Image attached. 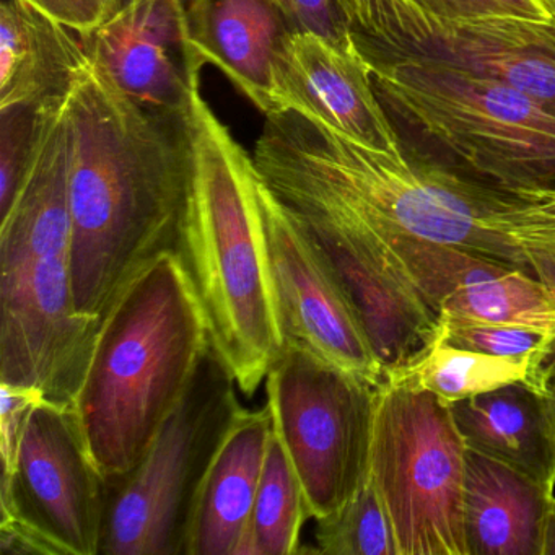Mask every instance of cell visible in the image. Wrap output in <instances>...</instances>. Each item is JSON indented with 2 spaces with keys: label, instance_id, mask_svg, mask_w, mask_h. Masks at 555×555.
<instances>
[{
  "label": "cell",
  "instance_id": "e0dca14e",
  "mask_svg": "<svg viewBox=\"0 0 555 555\" xmlns=\"http://www.w3.org/2000/svg\"><path fill=\"white\" fill-rule=\"evenodd\" d=\"M194 56L219 67L264 115L281 112L278 61L292 30L275 0H188Z\"/></svg>",
  "mask_w": 555,
  "mask_h": 555
},
{
  "label": "cell",
  "instance_id": "ac0fdd59",
  "mask_svg": "<svg viewBox=\"0 0 555 555\" xmlns=\"http://www.w3.org/2000/svg\"><path fill=\"white\" fill-rule=\"evenodd\" d=\"M73 243L70 139L66 100L47 103L27 180L0 217V271L44 256H69Z\"/></svg>",
  "mask_w": 555,
  "mask_h": 555
},
{
  "label": "cell",
  "instance_id": "1f68e13d",
  "mask_svg": "<svg viewBox=\"0 0 555 555\" xmlns=\"http://www.w3.org/2000/svg\"><path fill=\"white\" fill-rule=\"evenodd\" d=\"M25 2L66 25L70 30L79 34V37L99 27L106 18L105 9L99 4V0H25Z\"/></svg>",
  "mask_w": 555,
  "mask_h": 555
},
{
  "label": "cell",
  "instance_id": "5bb4252c",
  "mask_svg": "<svg viewBox=\"0 0 555 555\" xmlns=\"http://www.w3.org/2000/svg\"><path fill=\"white\" fill-rule=\"evenodd\" d=\"M402 269L438 321L513 324L555 334V297L538 278L461 246L398 235Z\"/></svg>",
  "mask_w": 555,
  "mask_h": 555
},
{
  "label": "cell",
  "instance_id": "8992f818",
  "mask_svg": "<svg viewBox=\"0 0 555 555\" xmlns=\"http://www.w3.org/2000/svg\"><path fill=\"white\" fill-rule=\"evenodd\" d=\"M235 378L212 346L138 466L109 480L105 555H186L201 487L240 405Z\"/></svg>",
  "mask_w": 555,
  "mask_h": 555
},
{
  "label": "cell",
  "instance_id": "9a60e30c",
  "mask_svg": "<svg viewBox=\"0 0 555 555\" xmlns=\"http://www.w3.org/2000/svg\"><path fill=\"white\" fill-rule=\"evenodd\" d=\"M295 216L352 298L385 382L388 373L401 369L434 343L437 313L409 281L395 249L326 220Z\"/></svg>",
  "mask_w": 555,
  "mask_h": 555
},
{
  "label": "cell",
  "instance_id": "277c9868",
  "mask_svg": "<svg viewBox=\"0 0 555 555\" xmlns=\"http://www.w3.org/2000/svg\"><path fill=\"white\" fill-rule=\"evenodd\" d=\"M209 347L206 317L180 255L160 253L103 314L73 402L106 482L138 466Z\"/></svg>",
  "mask_w": 555,
  "mask_h": 555
},
{
  "label": "cell",
  "instance_id": "836d02e7",
  "mask_svg": "<svg viewBox=\"0 0 555 555\" xmlns=\"http://www.w3.org/2000/svg\"><path fill=\"white\" fill-rule=\"evenodd\" d=\"M542 555H555V496L548 506L547 518H545L544 544Z\"/></svg>",
  "mask_w": 555,
  "mask_h": 555
},
{
  "label": "cell",
  "instance_id": "f1b7e54d",
  "mask_svg": "<svg viewBox=\"0 0 555 555\" xmlns=\"http://www.w3.org/2000/svg\"><path fill=\"white\" fill-rule=\"evenodd\" d=\"M294 31H313L340 47H356L337 0H275Z\"/></svg>",
  "mask_w": 555,
  "mask_h": 555
},
{
  "label": "cell",
  "instance_id": "8fae6325",
  "mask_svg": "<svg viewBox=\"0 0 555 555\" xmlns=\"http://www.w3.org/2000/svg\"><path fill=\"white\" fill-rule=\"evenodd\" d=\"M102 318L77 310L69 256L0 271V383L73 404Z\"/></svg>",
  "mask_w": 555,
  "mask_h": 555
},
{
  "label": "cell",
  "instance_id": "4316f807",
  "mask_svg": "<svg viewBox=\"0 0 555 555\" xmlns=\"http://www.w3.org/2000/svg\"><path fill=\"white\" fill-rule=\"evenodd\" d=\"M44 105L0 109V217L17 199L34 164Z\"/></svg>",
  "mask_w": 555,
  "mask_h": 555
},
{
  "label": "cell",
  "instance_id": "5b68a950",
  "mask_svg": "<svg viewBox=\"0 0 555 555\" xmlns=\"http://www.w3.org/2000/svg\"><path fill=\"white\" fill-rule=\"evenodd\" d=\"M369 61L386 112L477 177L516 196L555 190V105L435 61Z\"/></svg>",
  "mask_w": 555,
  "mask_h": 555
},
{
  "label": "cell",
  "instance_id": "d4e9b609",
  "mask_svg": "<svg viewBox=\"0 0 555 555\" xmlns=\"http://www.w3.org/2000/svg\"><path fill=\"white\" fill-rule=\"evenodd\" d=\"M317 554L399 555L388 509L373 480L339 509L317 519Z\"/></svg>",
  "mask_w": 555,
  "mask_h": 555
},
{
  "label": "cell",
  "instance_id": "d590c367",
  "mask_svg": "<svg viewBox=\"0 0 555 555\" xmlns=\"http://www.w3.org/2000/svg\"><path fill=\"white\" fill-rule=\"evenodd\" d=\"M99 4L105 9L106 17L112 15L113 12L118 11L119 9V0H99Z\"/></svg>",
  "mask_w": 555,
  "mask_h": 555
},
{
  "label": "cell",
  "instance_id": "6da1fadb",
  "mask_svg": "<svg viewBox=\"0 0 555 555\" xmlns=\"http://www.w3.org/2000/svg\"><path fill=\"white\" fill-rule=\"evenodd\" d=\"M66 119L74 298L80 313L103 318L135 272L177 249L190 184L188 113L144 108L90 61L67 95Z\"/></svg>",
  "mask_w": 555,
  "mask_h": 555
},
{
  "label": "cell",
  "instance_id": "9c48e42d",
  "mask_svg": "<svg viewBox=\"0 0 555 555\" xmlns=\"http://www.w3.org/2000/svg\"><path fill=\"white\" fill-rule=\"evenodd\" d=\"M0 502L2 555L100 554L108 486L73 404L35 402Z\"/></svg>",
  "mask_w": 555,
  "mask_h": 555
},
{
  "label": "cell",
  "instance_id": "603a6c76",
  "mask_svg": "<svg viewBox=\"0 0 555 555\" xmlns=\"http://www.w3.org/2000/svg\"><path fill=\"white\" fill-rule=\"evenodd\" d=\"M542 365L544 360L505 359L434 340L401 369L388 373L385 382L431 392L451 405L512 383H528L545 392Z\"/></svg>",
  "mask_w": 555,
  "mask_h": 555
},
{
  "label": "cell",
  "instance_id": "f546056e",
  "mask_svg": "<svg viewBox=\"0 0 555 555\" xmlns=\"http://www.w3.org/2000/svg\"><path fill=\"white\" fill-rule=\"evenodd\" d=\"M513 240L521 248L526 271L544 282L555 297V216L531 217L516 227Z\"/></svg>",
  "mask_w": 555,
  "mask_h": 555
},
{
  "label": "cell",
  "instance_id": "ffe728a7",
  "mask_svg": "<svg viewBox=\"0 0 555 555\" xmlns=\"http://www.w3.org/2000/svg\"><path fill=\"white\" fill-rule=\"evenodd\" d=\"M450 408L467 450L555 487V411L547 392L512 383Z\"/></svg>",
  "mask_w": 555,
  "mask_h": 555
},
{
  "label": "cell",
  "instance_id": "7c38bea8",
  "mask_svg": "<svg viewBox=\"0 0 555 555\" xmlns=\"http://www.w3.org/2000/svg\"><path fill=\"white\" fill-rule=\"evenodd\" d=\"M259 196L285 340L301 344L346 372L382 385V365L339 275L294 210L262 178Z\"/></svg>",
  "mask_w": 555,
  "mask_h": 555
},
{
  "label": "cell",
  "instance_id": "cb8c5ba5",
  "mask_svg": "<svg viewBox=\"0 0 555 555\" xmlns=\"http://www.w3.org/2000/svg\"><path fill=\"white\" fill-rule=\"evenodd\" d=\"M308 518L311 513L304 487L284 444L272 431L251 518L236 555L298 554Z\"/></svg>",
  "mask_w": 555,
  "mask_h": 555
},
{
  "label": "cell",
  "instance_id": "52a82bcc",
  "mask_svg": "<svg viewBox=\"0 0 555 555\" xmlns=\"http://www.w3.org/2000/svg\"><path fill=\"white\" fill-rule=\"evenodd\" d=\"M467 447L448 404L383 382L376 391L370 479L399 555H469L464 535Z\"/></svg>",
  "mask_w": 555,
  "mask_h": 555
},
{
  "label": "cell",
  "instance_id": "74e56055",
  "mask_svg": "<svg viewBox=\"0 0 555 555\" xmlns=\"http://www.w3.org/2000/svg\"><path fill=\"white\" fill-rule=\"evenodd\" d=\"M126 0H119V8H121L122 4H125Z\"/></svg>",
  "mask_w": 555,
  "mask_h": 555
},
{
  "label": "cell",
  "instance_id": "ba28073f",
  "mask_svg": "<svg viewBox=\"0 0 555 555\" xmlns=\"http://www.w3.org/2000/svg\"><path fill=\"white\" fill-rule=\"evenodd\" d=\"M378 386L294 340L272 362L266 405L311 518L339 509L369 479Z\"/></svg>",
  "mask_w": 555,
  "mask_h": 555
},
{
  "label": "cell",
  "instance_id": "7402d4cb",
  "mask_svg": "<svg viewBox=\"0 0 555 555\" xmlns=\"http://www.w3.org/2000/svg\"><path fill=\"white\" fill-rule=\"evenodd\" d=\"M554 487L467 451L464 535L469 555H542Z\"/></svg>",
  "mask_w": 555,
  "mask_h": 555
},
{
  "label": "cell",
  "instance_id": "484cf974",
  "mask_svg": "<svg viewBox=\"0 0 555 555\" xmlns=\"http://www.w3.org/2000/svg\"><path fill=\"white\" fill-rule=\"evenodd\" d=\"M554 339L555 334L534 327L469 321H438L435 336V340L457 349L505 359L535 360H545Z\"/></svg>",
  "mask_w": 555,
  "mask_h": 555
},
{
  "label": "cell",
  "instance_id": "83f0119b",
  "mask_svg": "<svg viewBox=\"0 0 555 555\" xmlns=\"http://www.w3.org/2000/svg\"><path fill=\"white\" fill-rule=\"evenodd\" d=\"M422 11L448 21L482 17H519L552 22L541 0H411Z\"/></svg>",
  "mask_w": 555,
  "mask_h": 555
},
{
  "label": "cell",
  "instance_id": "3957f363",
  "mask_svg": "<svg viewBox=\"0 0 555 555\" xmlns=\"http://www.w3.org/2000/svg\"><path fill=\"white\" fill-rule=\"evenodd\" d=\"M188 126L190 184L177 251L203 307L210 346L249 398L287 343L261 177L199 89L191 96Z\"/></svg>",
  "mask_w": 555,
  "mask_h": 555
},
{
  "label": "cell",
  "instance_id": "7a4b0ae2",
  "mask_svg": "<svg viewBox=\"0 0 555 555\" xmlns=\"http://www.w3.org/2000/svg\"><path fill=\"white\" fill-rule=\"evenodd\" d=\"M253 162L294 212L392 249L398 235L461 246L525 269L500 225L505 190L405 152L375 151L298 112L266 115Z\"/></svg>",
  "mask_w": 555,
  "mask_h": 555
},
{
  "label": "cell",
  "instance_id": "30bf717a",
  "mask_svg": "<svg viewBox=\"0 0 555 555\" xmlns=\"http://www.w3.org/2000/svg\"><path fill=\"white\" fill-rule=\"evenodd\" d=\"M343 12L366 60L435 61L555 105L554 22L448 21L422 11L411 0H349Z\"/></svg>",
  "mask_w": 555,
  "mask_h": 555
},
{
  "label": "cell",
  "instance_id": "4fadbf2b",
  "mask_svg": "<svg viewBox=\"0 0 555 555\" xmlns=\"http://www.w3.org/2000/svg\"><path fill=\"white\" fill-rule=\"evenodd\" d=\"M80 40L132 102L171 115L190 109L204 66L191 47L188 0H126Z\"/></svg>",
  "mask_w": 555,
  "mask_h": 555
},
{
  "label": "cell",
  "instance_id": "2e32d148",
  "mask_svg": "<svg viewBox=\"0 0 555 555\" xmlns=\"http://www.w3.org/2000/svg\"><path fill=\"white\" fill-rule=\"evenodd\" d=\"M278 90L281 112L301 113L375 151L404 152L359 44L291 31L279 54Z\"/></svg>",
  "mask_w": 555,
  "mask_h": 555
},
{
  "label": "cell",
  "instance_id": "e575fe53",
  "mask_svg": "<svg viewBox=\"0 0 555 555\" xmlns=\"http://www.w3.org/2000/svg\"><path fill=\"white\" fill-rule=\"evenodd\" d=\"M519 197L532 201L535 206L541 207L545 212L555 216V190L535 191V193L521 194Z\"/></svg>",
  "mask_w": 555,
  "mask_h": 555
},
{
  "label": "cell",
  "instance_id": "d6a6232c",
  "mask_svg": "<svg viewBox=\"0 0 555 555\" xmlns=\"http://www.w3.org/2000/svg\"><path fill=\"white\" fill-rule=\"evenodd\" d=\"M542 383H544L545 392L552 399L555 411V339L542 365Z\"/></svg>",
  "mask_w": 555,
  "mask_h": 555
},
{
  "label": "cell",
  "instance_id": "4dcf8cb0",
  "mask_svg": "<svg viewBox=\"0 0 555 555\" xmlns=\"http://www.w3.org/2000/svg\"><path fill=\"white\" fill-rule=\"evenodd\" d=\"M2 409H0V451H2V469L14 463L18 441L30 409L43 396L35 389L14 388L2 385Z\"/></svg>",
  "mask_w": 555,
  "mask_h": 555
},
{
  "label": "cell",
  "instance_id": "44dd1931",
  "mask_svg": "<svg viewBox=\"0 0 555 555\" xmlns=\"http://www.w3.org/2000/svg\"><path fill=\"white\" fill-rule=\"evenodd\" d=\"M73 31L25 0L2 2L0 109L67 99L90 63Z\"/></svg>",
  "mask_w": 555,
  "mask_h": 555
},
{
  "label": "cell",
  "instance_id": "8d00e7d4",
  "mask_svg": "<svg viewBox=\"0 0 555 555\" xmlns=\"http://www.w3.org/2000/svg\"><path fill=\"white\" fill-rule=\"evenodd\" d=\"M544 8L547 9L548 14H551L552 22L555 24V0H541Z\"/></svg>",
  "mask_w": 555,
  "mask_h": 555
},
{
  "label": "cell",
  "instance_id": "d6986e66",
  "mask_svg": "<svg viewBox=\"0 0 555 555\" xmlns=\"http://www.w3.org/2000/svg\"><path fill=\"white\" fill-rule=\"evenodd\" d=\"M274 424L268 405L240 409L197 496L186 555H236L258 495Z\"/></svg>",
  "mask_w": 555,
  "mask_h": 555
}]
</instances>
